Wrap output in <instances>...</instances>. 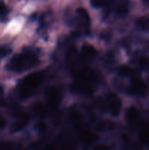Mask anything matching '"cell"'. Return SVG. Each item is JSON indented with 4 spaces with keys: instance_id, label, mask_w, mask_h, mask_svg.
<instances>
[{
    "instance_id": "6da1fadb",
    "label": "cell",
    "mask_w": 149,
    "mask_h": 150,
    "mask_svg": "<svg viewBox=\"0 0 149 150\" xmlns=\"http://www.w3.org/2000/svg\"><path fill=\"white\" fill-rule=\"evenodd\" d=\"M39 63L37 57L31 51H25L16 55L8 64V68L16 72H23L31 69Z\"/></svg>"
},
{
    "instance_id": "7a4b0ae2",
    "label": "cell",
    "mask_w": 149,
    "mask_h": 150,
    "mask_svg": "<svg viewBox=\"0 0 149 150\" xmlns=\"http://www.w3.org/2000/svg\"><path fill=\"white\" fill-rule=\"evenodd\" d=\"M44 79L43 73L35 72L25 77L19 85L18 94L21 98H28L32 96L39 88Z\"/></svg>"
},
{
    "instance_id": "3957f363",
    "label": "cell",
    "mask_w": 149,
    "mask_h": 150,
    "mask_svg": "<svg viewBox=\"0 0 149 150\" xmlns=\"http://www.w3.org/2000/svg\"><path fill=\"white\" fill-rule=\"evenodd\" d=\"M74 81L95 88L99 79L96 72L88 67L75 69L72 73Z\"/></svg>"
},
{
    "instance_id": "277c9868",
    "label": "cell",
    "mask_w": 149,
    "mask_h": 150,
    "mask_svg": "<svg viewBox=\"0 0 149 150\" xmlns=\"http://www.w3.org/2000/svg\"><path fill=\"white\" fill-rule=\"evenodd\" d=\"M129 92L137 98H145L148 92V84L142 78L134 76L129 88Z\"/></svg>"
},
{
    "instance_id": "5b68a950",
    "label": "cell",
    "mask_w": 149,
    "mask_h": 150,
    "mask_svg": "<svg viewBox=\"0 0 149 150\" xmlns=\"http://www.w3.org/2000/svg\"><path fill=\"white\" fill-rule=\"evenodd\" d=\"M45 96L48 106L51 109H56L59 105L62 99L61 89L56 86H50L47 88L45 92Z\"/></svg>"
},
{
    "instance_id": "8992f818",
    "label": "cell",
    "mask_w": 149,
    "mask_h": 150,
    "mask_svg": "<svg viewBox=\"0 0 149 150\" xmlns=\"http://www.w3.org/2000/svg\"><path fill=\"white\" fill-rule=\"evenodd\" d=\"M126 120L129 126L133 130L138 128L141 122V115L139 110L134 106L130 107L126 114Z\"/></svg>"
},
{
    "instance_id": "52a82bcc",
    "label": "cell",
    "mask_w": 149,
    "mask_h": 150,
    "mask_svg": "<svg viewBox=\"0 0 149 150\" xmlns=\"http://www.w3.org/2000/svg\"><path fill=\"white\" fill-rule=\"evenodd\" d=\"M107 107L114 117L119 115L121 110V102L117 95L110 93L107 98Z\"/></svg>"
},
{
    "instance_id": "ba28073f",
    "label": "cell",
    "mask_w": 149,
    "mask_h": 150,
    "mask_svg": "<svg viewBox=\"0 0 149 150\" xmlns=\"http://www.w3.org/2000/svg\"><path fill=\"white\" fill-rule=\"evenodd\" d=\"M76 128L77 129L78 131L80 132V139H81V142L83 145L89 146V145L94 143L98 139L97 135L92 133L91 131L87 130V129L86 130L84 127H83V125L80 122L76 124Z\"/></svg>"
},
{
    "instance_id": "9c48e42d",
    "label": "cell",
    "mask_w": 149,
    "mask_h": 150,
    "mask_svg": "<svg viewBox=\"0 0 149 150\" xmlns=\"http://www.w3.org/2000/svg\"><path fill=\"white\" fill-rule=\"evenodd\" d=\"M72 89L73 92L86 95V96H91L94 92V87L83 84V83H77L75 81L72 86Z\"/></svg>"
},
{
    "instance_id": "30bf717a",
    "label": "cell",
    "mask_w": 149,
    "mask_h": 150,
    "mask_svg": "<svg viewBox=\"0 0 149 150\" xmlns=\"http://www.w3.org/2000/svg\"><path fill=\"white\" fill-rule=\"evenodd\" d=\"M115 13L121 17H125L129 12V0H117L115 7Z\"/></svg>"
},
{
    "instance_id": "8fae6325",
    "label": "cell",
    "mask_w": 149,
    "mask_h": 150,
    "mask_svg": "<svg viewBox=\"0 0 149 150\" xmlns=\"http://www.w3.org/2000/svg\"><path fill=\"white\" fill-rule=\"evenodd\" d=\"M96 51L94 47L91 45L86 44L82 48L81 53H80V59L81 61H89L93 59L96 56Z\"/></svg>"
},
{
    "instance_id": "7c38bea8",
    "label": "cell",
    "mask_w": 149,
    "mask_h": 150,
    "mask_svg": "<svg viewBox=\"0 0 149 150\" xmlns=\"http://www.w3.org/2000/svg\"><path fill=\"white\" fill-rule=\"evenodd\" d=\"M29 121H30V117H29V114H23V115L20 116V118L18 120L17 122H14L12 125L10 130L13 133L20 131L26 125L29 124Z\"/></svg>"
},
{
    "instance_id": "4fadbf2b",
    "label": "cell",
    "mask_w": 149,
    "mask_h": 150,
    "mask_svg": "<svg viewBox=\"0 0 149 150\" xmlns=\"http://www.w3.org/2000/svg\"><path fill=\"white\" fill-rule=\"evenodd\" d=\"M67 59L71 64H75L77 62L81 61L80 54H78L75 47L72 46L68 50L67 54Z\"/></svg>"
},
{
    "instance_id": "5bb4252c",
    "label": "cell",
    "mask_w": 149,
    "mask_h": 150,
    "mask_svg": "<svg viewBox=\"0 0 149 150\" xmlns=\"http://www.w3.org/2000/svg\"><path fill=\"white\" fill-rule=\"evenodd\" d=\"M136 26L143 32H149V16H144L136 20Z\"/></svg>"
},
{
    "instance_id": "9a60e30c",
    "label": "cell",
    "mask_w": 149,
    "mask_h": 150,
    "mask_svg": "<svg viewBox=\"0 0 149 150\" xmlns=\"http://www.w3.org/2000/svg\"><path fill=\"white\" fill-rule=\"evenodd\" d=\"M32 111L34 114L40 117H44L45 116H47L48 112V109L45 107V105L40 103H37L34 104L32 105Z\"/></svg>"
},
{
    "instance_id": "2e32d148",
    "label": "cell",
    "mask_w": 149,
    "mask_h": 150,
    "mask_svg": "<svg viewBox=\"0 0 149 150\" xmlns=\"http://www.w3.org/2000/svg\"><path fill=\"white\" fill-rule=\"evenodd\" d=\"M118 74H120L122 76H124V77H133V76H136L135 69L127 65L120 66L118 68Z\"/></svg>"
},
{
    "instance_id": "e0dca14e",
    "label": "cell",
    "mask_w": 149,
    "mask_h": 150,
    "mask_svg": "<svg viewBox=\"0 0 149 150\" xmlns=\"http://www.w3.org/2000/svg\"><path fill=\"white\" fill-rule=\"evenodd\" d=\"M113 123L109 120H100L96 125V130L100 132H105L113 128Z\"/></svg>"
},
{
    "instance_id": "ac0fdd59",
    "label": "cell",
    "mask_w": 149,
    "mask_h": 150,
    "mask_svg": "<svg viewBox=\"0 0 149 150\" xmlns=\"http://www.w3.org/2000/svg\"><path fill=\"white\" fill-rule=\"evenodd\" d=\"M77 13L78 14L79 18L81 20L82 23L84 24L85 28H89L90 26V18L86 10L84 8H78L77 10Z\"/></svg>"
},
{
    "instance_id": "d6986e66",
    "label": "cell",
    "mask_w": 149,
    "mask_h": 150,
    "mask_svg": "<svg viewBox=\"0 0 149 150\" xmlns=\"http://www.w3.org/2000/svg\"><path fill=\"white\" fill-rule=\"evenodd\" d=\"M139 139L143 144L149 145V125L142 127L139 134Z\"/></svg>"
},
{
    "instance_id": "ffe728a7",
    "label": "cell",
    "mask_w": 149,
    "mask_h": 150,
    "mask_svg": "<svg viewBox=\"0 0 149 150\" xmlns=\"http://www.w3.org/2000/svg\"><path fill=\"white\" fill-rule=\"evenodd\" d=\"M136 64L145 71L149 72V57L141 56L136 59Z\"/></svg>"
},
{
    "instance_id": "44dd1931",
    "label": "cell",
    "mask_w": 149,
    "mask_h": 150,
    "mask_svg": "<svg viewBox=\"0 0 149 150\" xmlns=\"http://www.w3.org/2000/svg\"><path fill=\"white\" fill-rule=\"evenodd\" d=\"M110 2V0H91V4L95 8L105 7Z\"/></svg>"
},
{
    "instance_id": "7402d4cb",
    "label": "cell",
    "mask_w": 149,
    "mask_h": 150,
    "mask_svg": "<svg viewBox=\"0 0 149 150\" xmlns=\"http://www.w3.org/2000/svg\"><path fill=\"white\" fill-rule=\"evenodd\" d=\"M70 118L72 121L75 122L76 124H78V123L80 122V120L82 119V116L78 111H75V110H72V111H70Z\"/></svg>"
},
{
    "instance_id": "603a6c76",
    "label": "cell",
    "mask_w": 149,
    "mask_h": 150,
    "mask_svg": "<svg viewBox=\"0 0 149 150\" xmlns=\"http://www.w3.org/2000/svg\"><path fill=\"white\" fill-rule=\"evenodd\" d=\"M7 13V9L2 1H0V18H4Z\"/></svg>"
},
{
    "instance_id": "cb8c5ba5",
    "label": "cell",
    "mask_w": 149,
    "mask_h": 150,
    "mask_svg": "<svg viewBox=\"0 0 149 150\" xmlns=\"http://www.w3.org/2000/svg\"><path fill=\"white\" fill-rule=\"evenodd\" d=\"M10 52V50L7 48H4V47H1L0 48V59L3 58L5 56H7L9 53Z\"/></svg>"
},
{
    "instance_id": "d4e9b609",
    "label": "cell",
    "mask_w": 149,
    "mask_h": 150,
    "mask_svg": "<svg viewBox=\"0 0 149 150\" xmlns=\"http://www.w3.org/2000/svg\"><path fill=\"white\" fill-rule=\"evenodd\" d=\"M36 128L40 132L45 131V130L47 129V125H46V124H45V123L42 122H39L37 125Z\"/></svg>"
},
{
    "instance_id": "484cf974",
    "label": "cell",
    "mask_w": 149,
    "mask_h": 150,
    "mask_svg": "<svg viewBox=\"0 0 149 150\" xmlns=\"http://www.w3.org/2000/svg\"><path fill=\"white\" fill-rule=\"evenodd\" d=\"M5 125H6L5 120H4V119L3 118L2 116L0 114V129L3 128V127L5 126Z\"/></svg>"
},
{
    "instance_id": "4316f807",
    "label": "cell",
    "mask_w": 149,
    "mask_h": 150,
    "mask_svg": "<svg viewBox=\"0 0 149 150\" xmlns=\"http://www.w3.org/2000/svg\"><path fill=\"white\" fill-rule=\"evenodd\" d=\"M95 149L98 150H105V149H109V147L107 146H104V145H99V146H96Z\"/></svg>"
},
{
    "instance_id": "83f0119b",
    "label": "cell",
    "mask_w": 149,
    "mask_h": 150,
    "mask_svg": "<svg viewBox=\"0 0 149 150\" xmlns=\"http://www.w3.org/2000/svg\"><path fill=\"white\" fill-rule=\"evenodd\" d=\"M3 93H4V92H3L2 87L0 86V98H1V97L3 96Z\"/></svg>"
},
{
    "instance_id": "f1b7e54d",
    "label": "cell",
    "mask_w": 149,
    "mask_h": 150,
    "mask_svg": "<svg viewBox=\"0 0 149 150\" xmlns=\"http://www.w3.org/2000/svg\"><path fill=\"white\" fill-rule=\"evenodd\" d=\"M144 1H149V0H144Z\"/></svg>"
}]
</instances>
